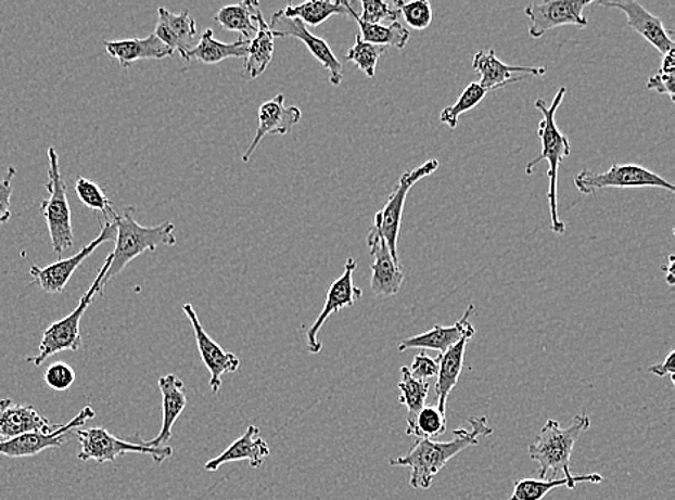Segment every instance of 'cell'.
Returning a JSON list of instances; mask_svg holds the SVG:
<instances>
[{"instance_id": "6da1fadb", "label": "cell", "mask_w": 675, "mask_h": 500, "mask_svg": "<svg viewBox=\"0 0 675 500\" xmlns=\"http://www.w3.org/2000/svg\"><path fill=\"white\" fill-rule=\"evenodd\" d=\"M469 423L471 432L464 428L454 430L453 440L445 443L417 440V445L409 450V453L403 458L392 459L391 466L408 467L409 485L413 489H430L434 477L447 466L448 462L461 451L479 445L480 437H488L494 433L485 416H471Z\"/></svg>"}, {"instance_id": "7a4b0ae2", "label": "cell", "mask_w": 675, "mask_h": 500, "mask_svg": "<svg viewBox=\"0 0 675 500\" xmlns=\"http://www.w3.org/2000/svg\"><path fill=\"white\" fill-rule=\"evenodd\" d=\"M564 95H566V89L562 87L556 93V98L550 105L543 99L535 101L536 108L540 110L543 114V120L539 123V127H537V136H539L542 142V153L535 159L528 162L526 166V174L532 175L533 169L542 161H547V164H549V168H547V179H549L547 200H549L550 208V227L555 234H564V231H566V226L560 221L559 217L558 177L560 164H562L564 157L571 156L572 151L568 136H564L560 131L559 126L556 125V113H558Z\"/></svg>"}, {"instance_id": "3957f363", "label": "cell", "mask_w": 675, "mask_h": 500, "mask_svg": "<svg viewBox=\"0 0 675 500\" xmlns=\"http://www.w3.org/2000/svg\"><path fill=\"white\" fill-rule=\"evenodd\" d=\"M133 214L135 208L127 206L113 219L117 228L116 247L112 253V265L101 280L103 292L105 284L117 278L136 257L145 252H156L158 245H169V247L176 245L174 223L163 222L156 227H143L137 223Z\"/></svg>"}, {"instance_id": "277c9868", "label": "cell", "mask_w": 675, "mask_h": 500, "mask_svg": "<svg viewBox=\"0 0 675 500\" xmlns=\"http://www.w3.org/2000/svg\"><path fill=\"white\" fill-rule=\"evenodd\" d=\"M590 419L586 414L576 415L566 428L560 427L556 420H547L536 440L528 446V456L533 462L539 463V479L547 476L571 477L573 449L577 438L590 428Z\"/></svg>"}, {"instance_id": "5b68a950", "label": "cell", "mask_w": 675, "mask_h": 500, "mask_svg": "<svg viewBox=\"0 0 675 500\" xmlns=\"http://www.w3.org/2000/svg\"><path fill=\"white\" fill-rule=\"evenodd\" d=\"M110 265H112V254L105 260L104 266L101 267L94 283L88 289L86 295L81 297L75 310L71 311L64 319L59 320V322L52 323L43 332L41 344H39V354L37 357L26 358V361L35 367H41L52 355L64 352V350H74L75 352V350L81 348L82 339L81 333H79V323H81L82 316L90 307L92 300H94V297L103 295L101 280L107 273Z\"/></svg>"}, {"instance_id": "8992f818", "label": "cell", "mask_w": 675, "mask_h": 500, "mask_svg": "<svg viewBox=\"0 0 675 500\" xmlns=\"http://www.w3.org/2000/svg\"><path fill=\"white\" fill-rule=\"evenodd\" d=\"M47 191L50 196L41 204V213L46 218L48 231H50L52 248L56 256H63L64 252L73 248L74 231L73 219L67 196V185L60 169V156L55 148L48 149Z\"/></svg>"}, {"instance_id": "52a82bcc", "label": "cell", "mask_w": 675, "mask_h": 500, "mask_svg": "<svg viewBox=\"0 0 675 500\" xmlns=\"http://www.w3.org/2000/svg\"><path fill=\"white\" fill-rule=\"evenodd\" d=\"M75 436L78 437L79 446H81L77 456L81 462L94 460L97 463H114L123 454L137 453L148 454L153 458L154 462L163 463L174 456V449L170 446L152 447L145 445V441H125L113 436L104 427L77 428Z\"/></svg>"}, {"instance_id": "ba28073f", "label": "cell", "mask_w": 675, "mask_h": 500, "mask_svg": "<svg viewBox=\"0 0 675 500\" xmlns=\"http://www.w3.org/2000/svg\"><path fill=\"white\" fill-rule=\"evenodd\" d=\"M438 168L440 162L431 159L418 166V168L405 172L400 177L398 185L392 191L385 206L374 215L372 230L377 231L386 241L387 248H390L395 260L399 261L398 241L406 198H408V194L415 187V183L422 181L423 178L431 177Z\"/></svg>"}, {"instance_id": "9c48e42d", "label": "cell", "mask_w": 675, "mask_h": 500, "mask_svg": "<svg viewBox=\"0 0 675 500\" xmlns=\"http://www.w3.org/2000/svg\"><path fill=\"white\" fill-rule=\"evenodd\" d=\"M575 187L582 195H595L609 188H661L674 194L672 182L659 177L652 170L638 165H613L607 172L595 174L585 169L576 175Z\"/></svg>"}, {"instance_id": "30bf717a", "label": "cell", "mask_w": 675, "mask_h": 500, "mask_svg": "<svg viewBox=\"0 0 675 500\" xmlns=\"http://www.w3.org/2000/svg\"><path fill=\"white\" fill-rule=\"evenodd\" d=\"M593 0H547L527 4L524 15L531 21L528 35L533 39H539L543 35L560 26H577L586 28L588 20L584 15V9L589 7Z\"/></svg>"}, {"instance_id": "8fae6325", "label": "cell", "mask_w": 675, "mask_h": 500, "mask_svg": "<svg viewBox=\"0 0 675 500\" xmlns=\"http://www.w3.org/2000/svg\"><path fill=\"white\" fill-rule=\"evenodd\" d=\"M116 223L112 221L104 222L100 235L97 236L95 240H92L90 244L86 245L81 252L75 254L73 257L64 258V260L52 262L50 266H30V278H33L34 283L38 284L43 292L50 293V295H59V293L64 292L69 279L73 278L75 270L82 265L84 260H87L101 244L107 243V241H116Z\"/></svg>"}, {"instance_id": "7c38bea8", "label": "cell", "mask_w": 675, "mask_h": 500, "mask_svg": "<svg viewBox=\"0 0 675 500\" xmlns=\"http://www.w3.org/2000/svg\"><path fill=\"white\" fill-rule=\"evenodd\" d=\"M94 416L95 411L91 407H86L68 424H60L52 432H30L9 438V440H0V454L12 459L30 458V456H37L46 449L61 447L67 440L65 437L69 432L84 427V424Z\"/></svg>"}, {"instance_id": "4fadbf2b", "label": "cell", "mask_w": 675, "mask_h": 500, "mask_svg": "<svg viewBox=\"0 0 675 500\" xmlns=\"http://www.w3.org/2000/svg\"><path fill=\"white\" fill-rule=\"evenodd\" d=\"M268 25H270L273 37L276 38L293 37L306 43V47L308 48V51L311 52V55L315 56L321 65H323L324 69H328L330 85L334 87L342 85V63H340L338 56L334 55V52L332 51V48L329 47V43L326 42L324 39L313 35L302 21L285 17L281 9V11L273 12L271 22Z\"/></svg>"}, {"instance_id": "5bb4252c", "label": "cell", "mask_w": 675, "mask_h": 500, "mask_svg": "<svg viewBox=\"0 0 675 500\" xmlns=\"http://www.w3.org/2000/svg\"><path fill=\"white\" fill-rule=\"evenodd\" d=\"M357 261L355 258H347L344 266L343 274L334 280L332 286L329 287L328 296H326L324 307L319 318L311 323L307 331V349L313 355L320 354L323 345L319 341L320 329L328 322L330 316L339 313L346 307L355 306V303L364 296V291L353 284V273H355Z\"/></svg>"}, {"instance_id": "9a60e30c", "label": "cell", "mask_w": 675, "mask_h": 500, "mask_svg": "<svg viewBox=\"0 0 675 500\" xmlns=\"http://www.w3.org/2000/svg\"><path fill=\"white\" fill-rule=\"evenodd\" d=\"M184 315L191 320L193 332H195L198 349H200L202 362L205 363L206 370L209 371L211 392L218 394L222 387V379L225 374L237 372L241 366L240 358L235 354L227 352L219 344H216L209 336V333L203 329L200 318H198L195 309L191 303L183 305Z\"/></svg>"}, {"instance_id": "2e32d148", "label": "cell", "mask_w": 675, "mask_h": 500, "mask_svg": "<svg viewBox=\"0 0 675 500\" xmlns=\"http://www.w3.org/2000/svg\"><path fill=\"white\" fill-rule=\"evenodd\" d=\"M370 256H373L372 280L370 289L373 295L379 297H391L398 295L404 283V271L400 261L392 257L386 241L370 228L368 235Z\"/></svg>"}, {"instance_id": "e0dca14e", "label": "cell", "mask_w": 675, "mask_h": 500, "mask_svg": "<svg viewBox=\"0 0 675 500\" xmlns=\"http://www.w3.org/2000/svg\"><path fill=\"white\" fill-rule=\"evenodd\" d=\"M473 68L480 76L479 85L487 93L500 90L511 82L523 81L526 76L540 77L547 73L546 67H515V65L505 64L497 59L496 51L493 48L476 52Z\"/></svg>"}, {"instance_id": "ac0fdd59", "label": "cell", "mask_w": 675, "mask_h": 500, "mask_svg": "<svg viewBox=\"0 0 675 500\" xmlns=\"http://www.w3.org/2000/svg\"><path fill=\"white\" fill-rule=\"evenodd\" d=\"M599 4L606 8L620 9V11L624 12L629 28L641 35L644 39H647L661 55L674 51L675 43L672 33L665 29L660 17L648 12L641 3L635 2V0H612V2H599Z\"/></svg>"}, {"instance_id": "d6986e66", "label": "cell", "mask_w": 675, "mask_h": 500, "mask_svg": "<svg viewBox=\"0 0 675 500\" xmlns=\"http://www.w3.org/2000/svg\"><path fill=\"white\" fill-rule=\"evenodd\" d=\"M284 101V95L277 94L276 98L259 105L257 133L242 156L244 164L250 162L266 136H284L302 120V110L295 105L285 107Z\"/></svg>"}, {"instance_id": "ffe728a7", "label": "cell", "mask_w": 675, "mask_h": 500, "mask_svg": "<svg viewBox=\"0 0 675 500\" xmlns=\"http://www.w3.org/2000/svg\"><path fill=\"white\" fill-rule=\"evenodd\" d=\"M157 12L158 20L154 35L170 50L178 51L180 56L189 64V52L198 43L196 21L189 15L188 11L176 15V13H171L165 8H158Z\"/></svg>"}, {"instance_id": "44dd1931", "label": "cell", "mask_w": 675, "mask_h": 500, "mask_svg": "<svg viewBox=\"0 0 675 500\" xmlns=\"http://www.w3.org/2000/svg\"><path fill=\"white\" fill-rule=\"evenodd\" d=\"M474 306L470 305L466 313L453 326H434L431 331L423 332L421 335L406 337L398 345L399 352L408 349L436 350L445 354L454 345L458 344L466 335L475 332L473 324L470 323V316L473 315Z\"/></svg>"}, {"instance_id": "7402d4cb", "label": "cell", "mask_w": 675, "mask_h": 500, "mask_svg": "<svg viewBox=\"0 0 675 500\" xmlns=\"http://www.w3.org/2000/svg\"><path fill=\"white\" fill-rule=\"evenodd\" d=\"M59 425H52L33 406L15 403L11 398L0 400V440H9L30 432H52Z\"/></svg>"}, {"instance_id": "603a6c76", "label": "cell", "mask_w": 675, "mask_h": 500, "mask_svg": "<svg viewBox=\"0 0 675 500\" xmlns=\"http://www.w3.org/2000/svg\"><path fill=\"white\" fill-rule=\"evenodd\" d=\"M270 453L267 441L259 436V428L250 425L249 430L227 450H224L218 458L209 460L205 464V469L207 472H216L222 464L242 462V460L249 462L251 467L259 469Z\"/></svg>"}, {"instance_id": "cb8c5ba5", "label": "cell", "mask_w": 675, "mask_h": 500, "mask_svg": "<svg viewBox=\"0 0 675 500\" xmlns=\"http://www.w3.org/2000/svg\"><path fill=\"white\" fill-rule=\"evenodd\" d=\"M475 332L469 333L462 337L458 344L449 348L447 352L441 354L438 358V375H436L435 393H436V408L443 414L447 412V402L449 394L456 388L458 380L464 371L466 350L470 341L473 339Z\"/></svg>"}, {"instance_id": "d4e9b609", "label": "cell", "mask_w": 675, "mask_h": 500, "mask_svg": "<svg viewBox=\"0 0 675 500\" xmlns=\"http://www.w3.org/2000/svg\"><path fill=\"white\" fill-rule=\"evenodd\" d=\"M158 388H161L162 394L163 421L161 433L157 434V437L145 441V445L152 447H162L170 440L174 425L188 403L183 381L178 375L169 374L162 376L158 380Z\"/></svg>"}, {"instance_id": "484cf974", "label": "cell", "mask_w": 675, "mask_h": 500, "mask_svg": "<svg viewBox=\"0 0 675 500\" xmlns=\"http://www.w3.org/2000/svg\"><path fill=\"white\" fill-rule=\"evenodd\" d=\"M105 51L118 61L122 68H129L131 64L140 60H165L175 55V51L165 46L156 37L149 35L148 38L123 39V41L104 42Z\"/></svg>"}, {"instance_id": "4316f807", "label": "cell", "mask_w": 675, "mask_h": 500, "mask_svg": "<svg viewBox=\"0 0 675 500\" xmlns=\"http://www.w3.org/2000/svg\"><path fill=\"white\" fill-rule=\"evenodd\" d=\"M255 22H257L258 30L250 41L249 55H246L244 72H242L245 81H253L255 78L262 77L268 65L271 64L273 55V39L276 37H273L270 25L264 20L259 7L255 9Z\"/></svg>"}, {"instance_id": "83f0119b", "label": "cell", "mask_w": 675, "mask_h": 500, "mask_svg": "<svg viewBox=\"0 0 675 500\" xmlns=\"http://www.w3.org/2000/svg\"><path fill=\"white\" fill-rule=\"evenodd\" d=\"M249 46L250 42L241 37L235 42H220L214 38V30L206 29L195 48L189 52L188 61L191 63L192 60H196L202 64L215 65L228 59H246Z\"/></svg>"}, {"instance_id": "f1b7e54d", "label": "cell", "mask_w": 675, "mask_h": 500, "mask_svg": "<svg viewBox=\"0 0 675 500\" xmlns=\"http://www.w3.org/2000/svg\"><path fill=\"white\" fill-rule=\"evenodd\" d=\"M603 477L598 473H588V475L560 477V479L537 480L522 479L514 484L513 493L509 500H542L549 495L551 490L558 488L575 489L580 484H602Z\"/></svg>"}, {"instance_id": "f546056e", "label": "cell", "mask_w": 675, "mask_h": 500, "mask_svg": "<svg viewBox=\"0 0 675 500\" xmlns=\"http://www.w3.org/2000/svg\"><path fill=\"white\" fill-rule=\"evenodd\" d=\"M351 7V3L343 2V0H339V2L311 0V2L297 4V7L289 4V7L282 9V13L290 20L302 21L306 26H319L333 15L348 16V8Z\"/></svg>"}, {"instance_id": "4dcf8cb0", "label": "cell", "mask_w": 675, "mask_h": 500, "mask_svg": "<svg viewBox=\"0 0 675 500\" xmlns=\"http://www.w3.org/2000/svg\"><path fill=\"white\" fill-rule=\"evenodd\" d=\"M258 7V2H250V0L238 4H229V7H225L216 13L215 21L218 22L225 30L240 33L241 38L250 42L258 30V26L254 25L255 9Z\"/></svg>"}, {"instance_id": "1f68e13d", "label": "cell", "mask_w": 675, "mask_h": 500, "mask_svg": "<svg viewBox=\"0 0 675 500\" xmlns=\"http://www.w3.org/2000/svg\"><path fill=\"white\" fill-rule=\"evenodd\" d=\"M348 15L357 22L360 28V38L365 42L373 43V46L381 47H394L398 50H404L406 43L409 41V30L405 28L399 22H394L391 25H372L365 24L359 20V15L353 8H348Z\"/></svg>"}, {"instance_id": "d6a6232c", "label": "cell", "mask_w": 675, "mask_h": 500, "mask_svg": "<svg viewBox=\"0 0 675 500\" xmlns=\"http://www.w3.org/2000/svg\"><path fill=\"white\" fill-rule=\"evenodd\" d=\"M400 372H403V380L398 383L400 392L399 403L408 411L406 423H412V421L417 419L419 411L426 406L431 385L423 383V381L415 380L413 376L409 374L408 367H403Z\"/></svg>"}, {"instance_id": "836d02e7", "label": "cell", "mask_w": 675, "mask_h": 500, "mask_svg": "<svg viewBox=\"0 0 675 500\" xmlns=\"http://www.w3.org/2000/svg\"><path fill=\"white\" fill-rule=\"evenodd\" d=\"M447 432V419L436 406H425L412 423H406V434L417 440H431Z\"/></svg>"}, {"instance_id": "e575fe53", "label": "cell", "mask_w": 675, "mask_h": 500, "mask_svg": "<svg viewBox=\"0 0 675 500\" xmlns=\"http://www.w3.org/2000/svg\"><path fill=\"white\" fill-rule=\"evenodd\" d=\"M75 194L88 208L103 214L104 222H113L117 210H114L112 202L104 194V191L101 190L99 183L92 182L87 178H78L77 183H75Z\"/></svg>"}, {"instance_id": "d590c367", "label": "cell", "mask_w": 675, "mask_h": 500, "mask_svg": "<svg viewBox=\"0 0 675 500\" xmlns=\"http://www.w3.org/2000/svg\"><path fill=\"white\" fill-rule=\"evenodd\" d=\"M485 95H487V91H485L479 82H471V85L466 87V90L462 91L460 99H458L456 103L449 105V107H445L443 112H441V123H444V125L448 126L451 130L456 129L461 114L475 108L476 105L484 100Z\"/></svg>"}, {"instance_id": "8d00e7d4", "label": "cell", "mask_w": 675, "mask_h": 500, "mask_svg": "<svg viewBox=\"0 0 675 500\" xmlns=\"http://www.w3.org/2000/svg\"><path fill=\"white\" fill-rule=\"evenodd\" d=\"M387 51V47L373 46V43L365 42L357 35L355 46L348 50L346 54L347 61L356 64V67L366 74L368 78L377 76V67L379 59Z\"/></svg>"}, {"instance_id": "74e56055", "label": "cell", "mask_w": 675, "mask_h": 500, "mask_svg": "<svg viewBox=\"0 0 675 500\" xmlns=\"http://www.w3.org/2000/svg\"><path fill=\"white\" fill-rule=\"evenodd\" d=\"M400 15L404 16L406 24L415 30L426 29L431 25L434 11L428 0H415V2H394Z\"/></svg>"}, {"instance_id": "f35d334b", "label": "cell", "mask_w": 675, "mask_h": 500, "mask_svg": "<svg viewBox=\"0 0 675 500\" xmlns=\"http://www.w3.org/2000/svg\"><path fill=\"white\" fill-rule=\"evenodd\" d=\"M674 73H675V50L663 55L661 67L655 76L650 77L647 82L648 90H655L657 93L667 94L672 103H675L674 95Z\"/></svg>"}, {"instance_id": "ab89813d", "label": "cell", "mask_w": 675, "mask_h": 500, "mask_svg": "<svg viewBox=\"0 0 675 500\" xmlns=\"http://www.w3.org/2000/svg\"><path fill=\"white\" fill-rule=\"evenodd\" d=\"M400 13L394 3L382 2V0H361V15L359 20L365 24L381 25L383 21L391 24L398 22Z\"/></svg>"}, {"instance_id": "60d3db41", "label": "cell", "mask_w": 675, "mask_h": 500, "mask_svg": "<svg viewBox=\"0 0 675 500\" xmlns=\"http://www.w3.org/2000/svg\"><path fill=\"white\" fill-rule=\"evenodd\" d=\"M43 381L54 392H67L75 383V371L65 362H55L47 368Z\"/></svg>"}, {"instance_id": "b9f144b4", "label": "cell", "mask_w": 675, "mask_h": 500, "mask_svg": "<svg viewBox=\"0 0 675 500\" xmlns=\"http://www.w3.org/2000/svg\"><path fill=\"white\" fill-rule=\"evenodd\" d=\"M438 358H431L430 355L422 350L421 354L413 358L412 366L409 367V374L415 380L426 383V380L435 379L438 375Z\"/></svg>"}, {"instance_id": "7bdbcfd3", "label": "cell", "mask_w": 675, "mask_h": 500, "mask_svg": "<svg viewBox=\"0 0 675 500\" xmlns=\"http://www.w3.org/2000/svg\"><path fill=\"white\" fill-rule=\"evenodd\" d=\"M16 177L15 166H9L7 175L0 181V226L12 217L11 198L13 194V179Z\"/></svg>"}, {"instance_id": "ee69618b", "label": "cell", "mask_w": 675, "mask_h": 500, "mask_svg": "<svg viewBox=\"0 0 675 500\" xmlns=\"http://www.w3.org/2000/svg\"><path fill=\"white\" fill-rule=\"evenodd\" d=\"M674 361H675V350H672V352L668 354V357L664 359V362L657 363V366H652L648 368V372H651V374L660 376V379H664V376L668 375L670 380H672L673 385H675Z\"/></svg>"}, {"instance_id": "f6af8a7d", "label": "cell", "mask_w": 675, "mask_h": 500, "mask_svg": "<svg viewBox=\"0 0 675 500\" xmlns=\"http://www.w3.org/2000/svg\"><path fill=\"white\" fill-rule=\"evenodd\" d=\"M663 271H667V283L674 286V256L668 257V265L663 266Z\"/></svg>"}]
</instances>
